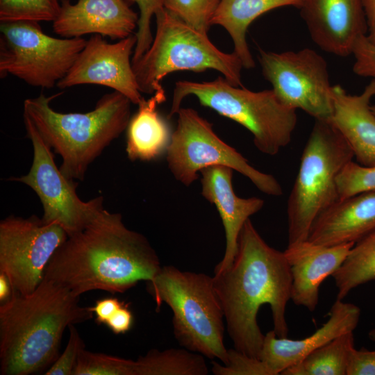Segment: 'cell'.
Segmentation results:
<instances>
[{
  "label": "cell",
  "mask_w": 375,
  "mask_h": 375,
  "mask_svg": "<svg viewBox=\"0 0 375 375\" xmlns=\"http://www.w3.org/2000/svg\"><path fill=\"white\" fill-rule=\"evenodd\" d=\"M303 0H221L211 20V26H222L231 36L234 53L243 67H255L246 36L248 28L258 17L274 9L294 6L299 8Z\"/></svg>",
  "instance_id": "603a6c76"
},
{
  "label": "cell",
  "mask_w": 375,
  "mask_h": 375,
  "mask_svg": "<svg viewBox=\"0 0 375 375\" xmlns=\"http://www.w3.org/2000/svg\"><path fill=\"white\" fill-rule=\"evenodd\" d=\"M221 0H164V8L197 31L208 34Z\"/></svg>",
  "instance_id": "f1b7e54d"
},
{
  "label": "cell",
  "mask_w": 375,
  "mask_h": 375,
  "mask_svg": "<svg viewBox=\"0 0 375 375\" xmlns=\"http://www.w3.org/2000/svg\"><path fill=\"white\" fill-rule=\"evenodd\" d=\"M116 297L98 299L91 309L95 315V322L98 324H105L111 315L124 303Z\"/></svg>",
  "instance_id": "8d00e7d4"
},
{
  "label": "cell",
  "mask_w": 375,
  "mask_h": 375,
  "mask_svg": "<svg viewBox=\"0 0 375 375\" xmlns=\"http://www.w3.org/2000/svg\"><path fill=\"white\" fill-rule=\"evenodd\" d=\"M195 97L199 103L246 128L261 153L276 155L292 140L297 123V110L285 105L272 89L251 91L228 83L224 76L211 81H179L175 84L171 118L183 100Z\"/></svg>",
  "instance_id": "5b68a950"
},
{
  "label": "cell",
  "mask_w": 375,
  "mask_h": 375,
  "mask_svg": "<svg viewBox=\"0 0 375 375\" xmlns=\"http://www.w3.org/2000/svg\"><path fill=\"white\" fill-rule=\"evenodd\" d=\"M360 317V310L357 306L337 299L328 312V320L308 337L291 340L278 337L274 330L267 332L264 337L260 359L266 363L273 375L281 374L335 338L353 332Z\"/></svg>",
  "instance_id": "ac0fdd59"
},
{
  "label": "cell",
  "mask_w": 375,
  "mask_h": 375,
  "mask_svg": "<svg viewBox=\"0 0 375 375\" xmlns=\"http://www.w3.org/2000/svg\"><path fill=\"white\" fill-rule=\"evenodd\" d=\"M337 183L340 199L375 191V165L364 166L351 160L339 174Z\"/></svg>",
  "instance_id": "f546056e"
},
{
  "label": "cell",
  "mask_w": 375,
  "mask_h": 375,
  "mask_svg": "<svg viewBox=\"0 0 375 375\" xmlns=\"http://www.w3.org/2000/svg\"><path fill=\"white\" fill-rule=\"evenodd\" d=\"M156 31L148 50L132 64L141 93L153 94L160 83L177 71L213 69L231 85L242 87V63L238 55L224 53L202 33L163 8L156 15Z\"/></svg>",
  "instance_id": "ba28073f"
},
{
  "label": "cell",
  "mask_w": 375,
  "mask_h": 375,
  "mask_svg": "<svg viewBox=\"0 0 375 375\" xmlns=\"http://www.w3.org/2000/svg\"><path fill=\"white\" fill-rule=\"evenodd\" d=\"M139 15L126 0L60 1L53 32L65 38L99 34L111 40H122L138 28Z\"/></svg>",
  "instance_id": "2e32d148"
},
{
  "label": "cell",
  "mask_w": 375,
  "mask_h": 375,
  "mask_svg": "<svg viewBox=\"0 0 375 375\" xmlns=\"http://www.w3.org/2000/svg\"><path fill=\"white\" fill-rule=\"evenodd\" d=\"M233 173V169L222 165L208 167L200 171L201 194L216 207L225 232V252L214 273L226 269L233 262L244 223L264 206L260 198H241L235 194Z\"/></svg>",
  "instance_id": "d6986e66"
},
{
  "label": "cell",
  "mask_w": 375,
  "mask_h": 375,
  "mask_svg": "<svg viewBox=\"0 0 375 375\" xmlns=\"http://www.w3.org/2000/svg\"><path fill=\"white\" fill-rule=\"evenodd\" d=\"M93 315L78 296L45 276L29 294L12 290L0 306L1 374L43 371L58 358L65 329Z\"/></svg>",
  "instance_id": "3957f363"
},
{
  "label": "cell",
  "mask_w": 375,
  "mask_h": 375,
  "mask_svg": "<svg viewBox=\"0 0 375 375\" xmlns=\"http://www.w3.org/2000/svg\"><path fill=\"white\" fill-rule=\"evenodd\" d=\"M372 110L375 115V106H372Z\"/></svg>",
  "instance_id": "60d3db41"
},
{
  "label": "cell",
  "mask_w": 375,
  "mask_h": 375,
  "mask_svg": "<svg viewBox=\"0 0 375 375\" xmlns=\"http://www.w3.org/2000/svg\"><path fill=\"white\" fill-rule=\"evenodd\" d=\"M347 375H375V350L353 348L349 356Z\"/></svg>",
  "instance_id": "e575fe53"
},
{
  "label": "cell",
  "mask_w": 375,
  "mask_h": 375,
  "mask_svg": "<svg viewBox=\"0 0 375 375\" xmlns=\"http://www.w3.org/2000/svg\"><path fill=\"white\" fill-rule=\"evenodd\" d=\"M160 268L147 238L128 229L121 214L103 208L56 250L44 276L80 297L95 290L123 293L152 281Z\"/></svg>",
  "instance_id": "6da1fadb"
},
{
  "label": "cell",
  "mask_w": 375,
  "mask_h": 375,
  "mask_svg": "<svg viewBox=\"0 0 375 375\" xmlns=\"http://www.w3.org/2000/svg\"><path fill=\"white\" fill-rule=\"evenodd\" d=\"M354 243L325 246L308 240L288 244L284 253L291 276V300L312 312L322 282L342 265Z\"/></svg>",
  "instance_id": "e0dca14e"
},
{
  "label": "cell",
  "mask_w": 375,
  "mask_h": 375,
  "mask_svg": "<svg viewBox=\"0 0 375 375\" xmlns=\"http://www.w3.org/2000/svg\"><path fill=\"white\" fill-rule=\"evenodd\" d=\"M375 230V191L340 199L313 222L308 240L333 246L356 243Z\"/></svg>",
  "instance_id": "44dd1931"
},
{
  "label": "cell",
  "mask_w": 375,
  "mask_h": 375,
  "mask_svg": "<svg viewBox=\"0 0 375 375\" xmlns=\"http://www.w3.org/2000/svg\"><path fill=\"white\" fill-rule=\"evenodd\" d=\"M41 93L24 103V114L44 141L62 158L60 171L68 178L83 180L89 165L126 131L131 101L113 91L102 96L88 112L62 113L50 102L56 96Z\"/></svg>",
  "instance_id": "277c9868"
},
{
  "label": "cell",
  "mask_w": 375,
  "mask_h": 375,
  "mask_svg": "<svg viewBox=\"0 0 375 375\" xmlns=\"http://www.w3.org/2000/svg\"><path fill=\"white\" fill-rule=\"evenodd\" d=\"M147 290L153 297L157 310L163 302L172 309L174 333L181 346L227 363L224 315L213 277L164 266L147 283Z\"/></svg>",
  "instance_id": "8992f818"
},
{
  "label": "cell",
  "mask_w": 375,
  "mask_h": 375,
  "mask_svg": "<svg viewBox=\"0 0 375 375\" xmlns=\"http://www.w3.org/2000/svg\"><path fill=\"white\" fill-rule=\"evenodd\" d=\"M364 10L367 21V37L375 44V0H363Z\"/></svg>",
  "instance_id": "74e56055"
},
{
  "label": "cell",
  "mask_w": 375,
  "mask_h": 375,
  "mask_svg": "<svg viewBox=\"0 0 375 375\" xmlns=\"http://www.w3.org/2000/svg\"><path fill=\"white\" fill-rule=\"evenodd\" d=\"M131 6L136 3L140 14L135 33L137 42L132 56V64L135 63L150 47L153 36L151 30V20L164 8V0H126Z\"/></svg>",
  "instance_id": "4dcf8cb0"
},
{
  "label": "cell",
  "mask_w": 375,
  "mask_h": 375,
  "mask_svg": "<svg viewBox=\"0 0 375 375\" xmlns=\"http://www.w3.org/2000/svg\"><path fill=\"white\" fill-rule=\"evenodd\" d=\"M58 224L35 215H10L0 222V272L6 274L12 290L32 293L44 276L56 250L67 239Z\"/></svg>",
  "instance_id": "4fadbf2b"
},
{
  "label": "cell",
  "mask_w": 375,
  "mask_h": 375,
  "mask_svg": "<svg viewBox=\"0 0 375 375\" xmlns=\"http://www.w3.org/2000/svg\"><path fill=\"white\" fill-rule=\"evenodd\" d=\"M213 282L236 350L260 359L265 335L257 315L264 304L270 307L276 335L288 337L285 310L291 299L290 268L284 251L268 245L250 219L241 230L233 262L215 273Z\"/></svg>",
  "instance_id": "7a4b0ae2"
},
{
  "label": "cell",
  "mask_w": 375,
  "mask_h": 375,
  "mask_svg": "<svg viewBox=\"0 0 375 375\" xmlns=\"http://www.w3.org/2000/svg\"><path fill=\"white\" fill-rule=\"evenodd\" d=\"M69 337L62 353L46 371V375H72L80 351L85 347L74 324H71Z\"/></svg>",
  "instance_id": "d6a6232c"
},
{
  "label": "cell",
  "mask_w": 375,
  "mask_h": 375,
  "mask_svg": "<svg viewBox=\"0 0 375 375\" xmlns=\"http://www.w3.org/2000/svg\"><path fill=\"white\" fill-rule=\"evenodd\" d=\"M264 78L287 106L315 119H328L332 112V87L324 58L310 48L273 52L258 49Z\"/></svg>",
  "instance_id": "8fae6325"
},
{
  "label": "cell",
  "mask_w": 375,
  "mask_h": 375,
  "mask_svg": "<svg viewBox=\"0 0 375 375\" xmlns=\"http://www.w3.org/2000/svg\"><path fill=\"white\" fill-rule=\"evenodd\" d=\"M12 288L6 274L0 272V302L1 304L7 301L11 297Z\"/></svg>",
  "instance_id": "f35d334b"
},
{
  "label": "cell",
  "mask_w": 375,
  "mask_h": 375,
  "mask_svg": "<svg viewBox=\"0 0 375 375\" xmlns=\"http://www.w3.org/2000/svg\"><path fill=\"white\" fill-rule=\"evenodd\" d=\"M24 122L33 147V163L28 174L9 180L24 183L33 189L42 204L43 221L57 224L68 236L72 235L85 228L103 209V198L82 201L76 191L77 183L66 177L57 167L52 149L25 114Z\"/></svg>",
  "instance_id": "7c38bea8"
},
{
  "label": "cell",
  "mask_w": 375,
  "mask_h": 375,
  "mask_svg": "<svg viewBox=\"0 0 375 375\" xmlns=\"http://www.w3.org/2000/svg\"><path fill=\"white\" fill-rule=\"evenodd\" d=\"M87 40L47 35L33 21L0 24V77L10 74L33 87L51 88L68 73Z\"/></svg>",
  "instance_id": "30bf717a"
},
{
  "label": "cell",
  "mask_w": 375,
  "mask_h": 375,
  "mask_svg": "<svg viewBox=\"0 0 375 375\" xmlns=\"http://www.w3.org/2000/svg\"><path fill=\"white\" fill-rule=\"evenodd\" d=\"M135 34L108 42L102 35H92L88 40L67 75L57 87L65 89L84 84L112 88L138 105L143 97L132 65Z\"/></svg>",
  "instance_id": "5bb4252c"
},
{
  "label": "cell",
  "mask_w": 375,
  "mask_h": 375,
  "mask_svg": "<svg viewBox=\"0 0 375 375\" xmlns=\"http://www.w3.org/2000/svg\"><path fill=\"white\" fill-rule=\"evenodd\" d=\"M353 72L358 76L375 79V44L367 35L361 36L355 44Z\"/></svg>",
  "instance_id": "836d02e7"
},
{
  "label": "cell",
  "mask_w": 375,
  "mask_h": 375,
  "mask_svg": "<svg viewBox=\"0 0 375 375\" xmlns=\"http://www.w3.org/2000/svg\"><path fill=\"white\" fill-rule=\"evenodd\" d=\"M129 303L120 306L108 319L106 325L115 334H124L128 331L133 323V315L128 308Z\"/></svg>",
  "instance_id": "d590c367"
},
{
  "label": "cell",
  "mask_w": 375,
  "mask_h": 375,
  "mask_svg": "<svg viewBox=\"0 0 375 375\" xmlns=\"http://www.w3.org/2000/svg\"><path fill=\"white\" fill-rule=\"evenodd\" d=\"M299 9L313 42L328 53L352 55L367 35L363 0H303Z\"/></svg>",
  "instance_id": "9a60e30c"
},
{
  "label": "cell",
  "mask_w": 375,
  "mask_h": 375,
  "mask_svg": "<svg viewBox=\"0 0 375 375\" xmlns=\"http://www.w3.org/2000/svg\"><path fill=\"white\" fill-rule=\"evenodd\" d=\"M375 97V79L360 94H351L341 85L332 87V112L328 119L353 151L356 162L375 165V115L370 101Z\"/></svg>",
  "instance_id": "ffe728a7"
},
{
  "label": "cell",
  "mask_w": 375,
  "mask_h": 375,
  "mask_svg": "<svg viewBox=\"0 0 375 375\" xmlns=\"http://www.w3.org/2000/svg\"><path fill=\"white\" fill-rule=\"evenodd\" d=\"M203 356L188 349L150 350L136 360V375H206Z\"/></svg>",
  "instance_id": "484cf974"
},
{
  "label": "cell",
  "mask_w": 375,
  "mask_h": 375,
  "mask_svg": "<svg viewBox=\"0 0 375 375\" xmlns=\"http://www.w3.org/2000/svg\"><path fill=\"white\" fill-rule=\"evenodd\" d=\"M353 158L329 121L315 119L288 199V245L307 240L317 217L340 200L337 179Z\"/></svg>",
  "instance_id": "52a82bcc"
},
{
  "label": "cell",
  "mask_w": 375,
  "mask_h": 375,
  "mask_svg": "<svg viewBox=\"0 0 375 375\" xmlns=\"http://www.w3.org/2000/svg\"><path fill=\"white\" fill-rule=\"evenodd\" d=\"M58 0H0V22H53L59 13Z\"/></svg>",
  "instance_id": "4316f807"
},
{
  "label": "cell",
  "mask_w": 375,
  "mask_h": 375,
  "mask_svg": "<svg viewBox=\"0 0 375 375\" xmlns=\"http://www.w3.org/2000/svg\"><path fill=\"white\" fill-rule=\"evenodd\" d=\"M343 299L353 289L375 280V230L356 242L338 269L332 275Z\"/></svg>",
  "instance_id": "d4e9b609"
},
{
  "label": "cell",
  "mask_w": 375,
  "mask_h": 375,
  "mask_svg": "<svg viewBox=\"0 0 375 375\" xmlns=\"http://www.w3.org/2000/svg\"><path fill=\"white\" fill-rule=\"evenodd\" d=\"M166 100L162 88L149 99L144 97L138 111L131 117L126 131V152L132 160L150 161L166 153L172 132L157 107Z\"/></svg>",
  "instance_id": "7402d4cb"
},
{
  "label": "cell",
  "mask_w": 375,
  "mask_h": 375,
  "mask_svg": "<svg viewBox=\"0 0 375 375\" xmlns=\"http://www.w3.org/2000/svg\"><path fill=\"white\" fill-rule=\"evenodd\" d=\"M353 332L342 334L281 372L283 375H347Z\"/></svg>",
  "instance_id": "cb8c5ba5"
},
{
  "label": "cell",
  "mask_w": 375,
  "mask_h": 375,
  "mask_svg": "<svg viewBox=\"0 0 375 375\" xmlns=\"http://www.w3.org/2000/svg\"><path fill=\"white\" fill-rule=\"evenodd\" d=\"M177 124L166 152L168 167L174 177L185 186L198 178V172L212 166H226L249 178L262 192L283 194L276 178L252 167L233 147L221 140L212 124L194 109L181 108Z\"/></svg>",
  "instance_id": "9c48e42d"
},
{
  "label": "cell",
  "mask_w": 375,
  "mask_h": 375,
  "mask_svg": "<svg viewBox=\"0 0 375 375\" xmlns=\"http://www.w3.org/2000/svg\"><path fill=\"white\" fill-rule=\"evenodd\" d=\"M369 338L375 342V326L369 332Z\"/></svg>",
  "instance_id": "ab89813d"
},
{
  "label": "cell",
  "mask_w": 375,
  "mask_h": 375,
  "mask_svg": "<svg viewBox=\"0 0 375 375\" xmlns=\"http://www.w3.org/2000/svg\"><path fill=\"white\" fill-rule=\"evenodd\" d=\"M212 372L216 375H273L262 360L247 356L238 350L228 349V362L222 365L212 362Z\"/></svg>",
  "instance_id": "1f68e13d"
},
{
  "label": "cell",
  "mask_w": 375,
  "mask_h": 375,
  "mask_svg": "<svg viewBox=\"0 0 375 375\" xmlns=\"http://www.w3.org/2000/svg\"><path fill=\"white\" fill-rule=\"evenodd\" d=\"M72 375H136V360L91 352L85 347Z\"/></svg>",
  "instance_id": "83f0119b"
}]
</instances>
